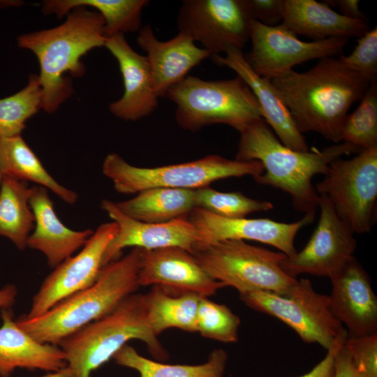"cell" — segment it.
Segmentation results:
<instances>
[{
  "instance_id": "cell-1",
  "label": "cell",
  "mask_w": 377,
  "mask_h": 377,
  "mask_svg": "<svg viewBox=\"0 0 377 377\" xmlns=\"http://www.w3.org/2000/svg\"><path fill=\"white\" fill-rule=\"evenodd\" d=\"M298 130L341 142L345 119L369 82L334 57L320 59L305 72L290 70L271 80Z\"/></svg>"
},
{
  "instance_id": "cell-2",
  "label": "cell",
  "mask_w": 377,
  "mask_h": 377,
  "mask_svg": "<svg viewBox=\"0 0 377 377\" xmlns=\"http://www.w3.org/2000/svg\"><path fill=\"white\" fill-rule=\"evenodd\" d=\"M239 133L235 159L260 162L264 171L255 181L287 193L294 208L313 220L319 199L312 184L313 177L318 174L325 175L335 159L361 151L343 142L321 150L314 147L305 152L293 150L280 142L263 119Z\"/></svg>"
},
{
  "instance_id": "cell-3",
  "label": "cell",
  "mask_w": 377,
  "mask_h": 377,
  "mask_svg": "<svg viewBox=\"0 0 377 377\" xmlns=\"http://www.w3.org/2000/svg\"><path fill=\"white\" fill-rule=\"evenodd\" d=\"M61 24L21 35L18 46L31 51L40 66L42 109L55 112L73 93L71 80L85 72L82 57L92 49L105 46L103 18L85 7L72 10Z\"/></svg>"
},
{
  "instance_id": "cell-4",
  "label": "cell",
  "mask_w": 377,
  "mask_h": 377,
  "mask_svg": "<svg viewBox=\"0 0 377 377\" xmlns=\"http://www.w3.org/2000/svg\"><path fill=\"white\" fill-rule=\"evenodd\" d=\"M142 249L107 264L96 281L33 318L24 315L18 326L42 343L58 345L61 341L112 311L140 287L138 273Z\"/></svg>"
},
{
  "instance_id": "cell-5",
  "label": "cell",
  "mask_w": 377,
  "mask_h": 377,
  "mask_svg": "<svg viewBox=\"0 0 377 377\" xmlns=\"http://www.w3.org/2000/svg\"><path fill=\"white\" fill-rule=\"evenodd\" d=\"M133 339L143 341L158 360L167 358L149 322L146 294L130 295L109 313L64 339L57 346L77 377H89Z\"/></svg>"
},
{
  "instance_id": "cell-6",
  "label": "cell",
  "mask_w": 377,
  "mask_h": 377,
  "mask_svg": "<svg viewBox=\"0 0 377 377\" xmlns=\"http://www.w3.org/2000/svg\"><path fill=\"white\" fill-rule=\"evenodd\" d=\"M165 97L176 105L178 125L192 132L209 125L225 124L240 133L263 119L256 96L238 76L205 80L188 75L171 87Z\"/></svg>"
},
{
  "instance_id": "cell-7",
  "label": "cell",
  "mask_w": 377,
  "mask_h": 377,
  "mask_svg": "<svg viewBox=\"0 0 377 377\" xmlns=\"http://www.w3.org/2000/svg\"><path fill=\"white\" fill-rule=\"evenodd\" d=\"M102 171L118 193L138 194L153 188L195 190L219 179L246 175L256 180L264 169L258 161L231 160L217 154L178 164L140 168L129 164L118 154L111 153L105 158Z\"/></svg>"
},
{
  "instance_id": "cell-8",
  "label": "cell",
  "mask_w": 377,
  "mask_h": 377,
  "mask_svg": "<svg viewBox=\"0 0 377 377\" xmlns=\"http://www.w3.org/2000/svg\"><path fill=\"white\" fill-rule=\"evenodd\" d=\"M193 255L210 276L239 294L253 291L284 294L297 281L280 266L286 254L243 240L216 242L198 249Z\"/></svg>"
},
{
  "instance_id": "cell-9",
  "label": "cell",
  "mask_w": 377,
  "mask_h": 377,
  "mask_svg": "<svg viewBox=\"0 0 377 377\" xmlns=\"http://www.w3.org/2000/svg\"><path fill=\"white\" fill-rule=\"evenodd\" d=\"M239 296L249 307L283 322L303 341L318 343L327 350L348 336L330 309L329 296L316 293L309 279L297 280L284 294L253 291Z\"/></svg>"
},
{
  "instance_id": "cell-10",
  "label": "cell",
  "mask_w": 377,
  "mask_h": 377,
  "mask_svg": "<svg viewBox=\"0 0 377 377\" xmlns=\"http://www.w3.org/2000/svg\"><path fill=\"white\" fill-rule=\"evenodd\" d=\"M315 188L329 199L353 233L370 232L377 200V147L362 150L351 159L333 161Z\"/></svg>"
},
{
  "instance_id": "cell-11",
  "label": "cell",
  "mask_w": 377,
  "mask_h": 377,
  "mask_svg": "<svg viewBox=\"0 0 377 377\" xmlns=\"http://www.w3.org/2000/svg\"><path fill=\"white\" fill-rule=\"evenodd\" d=\"M252 20L246 0H185L177 27L213 57L232 47L242 50L250 40Z\"/></svg>"
},
{
  "instance_id": "cell-12",
  "label": "cell",
  "mask_w": 377,
  "mask_h": 377,
  "mask_svg": "<svg viewBox=\"0 0 377 377\" xmlns=\"http://www.w3.org/2000/svg\"><path fill=\"white\" fill-rule=\"evenodd\" d=\"M250 40L251 50L244 54L246 61L256 73L272 80L304 62L333 57L348 39L303 41L281 24L269 27L253 20Z\"/></svg>"
},
{
  "instance_id": "cell-13",
  "label": "cell",
  "mask_w": 377,
  "mask_h": 377,
  "mask_svg": "<svg viewBox=\"0 0 377 377\" xmlns=\"http://www.w3.org/2000/svg\"><path fill=\"white\" fill-rule=\"evenodd\" d=\"M320 218L305 246L281 262L290 277L308 274L331 278L353 257L356 240L353 231L338 217L325 195H319Z\"/></svg>"
},
{
  "instance_id": "cell-14",
  "label": "cell",
  "mask_w": 377,
  "mask_h": 377,
  "mask_svg": "<svg viewBox=\"0 0 377 377\" xmlns=\"http://www.w3.org/2000/svg\"><path fill=\"white\" fill-rule=\"evenodd\" d=\"M118 230L114 221L99 226L82 249L54 268L32 299L28 318L38 317L59 302L91 286L103 268L105 252Z\"/></svg>"
},
{
  "instance_id": "cell-15",
  "label": "cell",
  "mask_w": 377,
  "mask_h": 377,
  "mask_svg": "<svg viewBox=\"0 0 377 377\" xmlns=\"http://www.w3.org/2000/svg\"><path fill=\"white\" fill-rule=\"evenodd\" d=\"M101 207L118 226L103 256V267L118 259L126 247L143 250L179 247L193 254L200 243V234L188 216L165 223H147L124 214L110 200H103Z\"/></svg>"
},
{
  "instance_id": "cell-16",
  "label": "cell",
  "mask_w": 377,
  "mask_h": 377,
  "mask_svg": "<svg viewBox=\"0 0 377 377\" xmlns=\"http://www.w3.org/2000/svg\"><path fill=\"white\" fill-rule=\"evenodd\" d=\"M198 230L200 243L198 249L228 239L253 240L269 244L287 256L297 251L294 239L298 231L313 220L304 216L293 223L269 219H228L195 207L188 215Z\"/></svg>"
},
{
  "instance_id": "cell-17",
  "label": "cell",
  "mask_w": 377,
  "mask_h": 377,
  "mask_svg": "<svg viewBox=\"0 0 377 377\" xmlns=\"http://www.w3.org/2000/svg\"><path fill=\"white\" fill-rule=\"evenodd\" d=\"M138 283L207 297L224 287L206 272L193 254L179 247L142 249Z\"/></svg>"
},
{
  "instance_id": "cell-18",
  "label": "cell",
  "mask_w": 377,
  "mask_h": 377,
  "mask_svg": "<svg viewBox=\"0 0 377 377\" xmlns=\"http://www.w3.org/2000/svg\"><path fill=\"white\" fill-rule=\"evenodd\" d=\"M332 289L330 309L345 324L349 337L368 336L377 330V297L369 276L353 256L330 278Z\"/></svg>"
},
{
  "instance_id": "cell-19",
  "label": "cell",
  "mask_w": 377,
  "mask_h": 377,
  "mask_svg": "<svg viewBox=\"0 0 377 377\" xmlns=\"http://www.w3.org/2000/svg\"><path fill=\"white\" fill-rule=\"evenodd\" d=\"M105 47L118 62L124 87L123 96L110 103V112L125 121L150 115L158 106L159 96L146 57L130 46L124 34L107 38Z\"/></svg>"
},
{
  "instance_id": "cell-20",
  "label": "cell",
  "mask_w": 377,
  "mask_h": 377,
  "mask_svg": "<svg viewBox=\"0 0 377 377\" xmlns=\"http://www.w3.org/2000/svg\"><path fill=\"white\" fill-rule=\"evenodd\" d=\"M212 59L216 64L232 69L249 86L258 102L263 119L282 144L295 151H309L304 136L297 128L281 94L270 80L253 71L242 50L229 48L224 55Z\"/></svg>"
},
{
  "instance_id": "cell-21",
  "label": "cell",
  "mask_w": 377,
  "mask_h": 377,
  "mask_svg": "<svg viewBox=\"0 0 377 377\" xmlns=\"http://www.w3.org/2000/svg\"><path fill=\"white\" fill-rule=\"evenodd\" d=\"M137 42L147 54L154 88L159 97H165L171 87L211 57L209 52L199 47L191 38L182 32L168 40H159L149 24L140 28Z\"/></svg>"
},
{
  "instance_id": "cell-22",
  "label": "cell",
  "mask_w": 377,
  "mask_h": 377,
  "mask_svg": "<svg viewBox=\"0 0 377 377\" xmlns=\"http://www.w3.org/2000/svg\"><path fill=\"white\" fill-rule=\"evenodd\" d=\"M29 203L35 224L27 246L42 252L51 268L73 256L94 233L90 229L76 231L66 226L58 218L47 189L43 186L30 187Z\"/></svg>"
},
{
  "instance_id": "cell-23",
  "label": "cell",
  "mask_w": 377,
  "mask_h": 377,
  "mask_svg": "<svg viewBox=\"0 0 377 377\" xmlns=\"http://www.w3.org/2000/svg\"><path fill=\"white\" fill-rule=\"evenodd\" d=\"M1 312V377H10L19 368L51 372L68 365L66 355L59 346L35 340L18 326L10 309Z\"/></svg>"
},
{
  "instance_id": "cell-24",
  "label": "cell",
  "mask_w": 377,
  "mask_h": 377,
  "mask_svg": "<svg viewBox=\"0 0 377 377\" xmlns=\"http://www.w3.org/2000/svg\"><path fill=\"white\" fill-rule=\"evenodd\" d=\"M295 34L321 40L331 38H360L369 29L367 20H353L315 0H283L281 23Z\"/></svg>"
},
{
  "instance_id": "cell-25",
  "label": "cell",
  "mask_w": 377,
  "mask_h": 377,
  "mask_svg": "<svg viewBox=\"0 0 377 377\" xmlns=\"http://www.w3.org/2000/svg\"><path fill=\"white\" fill-rule=\"evenodd\" d=\"M0 172L3 177L31 182L50 189L69 205L77 200L75 191L61 185L49 174L21 135L0 138Z\"/></svg>"
},
{
  "instance_id": "cell-26",
  "label": "cell",
  "mask_w": 377,
  "mask_h": 377,
  "mask_svg": "<svg viewBox=\"0 0 377 377\" xmlns=\"http://www.w3.org/2000/svg\"><path fill=\"white\" fill-rule=\"evenodd\" d=\"M128 216L147 223H165L188 216L196 207L195 190L153 188L115 203Z\"/></svg>"
},
{
  "instance_id": "cell-27",
  "label": "cell",
  "mask_w": 377,
  "mask_h": 377,
  "mask_svg": "<svg viewBox=\"0 0 377 377\" xmlns=\"http://www.w3.org/2000/svg\"><path fill=\"white\" fill-rule=\"evenodd\" d=\"M147 0H48L43 3L45 15H66L79 7L96 9L103 18L106 38L117 34L135 32L141 28L142 11Z\"/></svg>"
},
{
  "instance_id": "cell-28",
  "label": "cell",
  "mask_w": 377,
  "mask_h": 377,
  "mask_svg": "<svg viewBox=\"0 0 377 377\" xmlns=\"http://www.w3.org/2000/svg\"><path fill=\"white\" fill-rule=\"evenodd\" d=\"M30 187L27 182L3 177L0 189V236L9 239L22 251L34 228L35 218L29 206Z\"/></svg>"
},
{
  "instance_id": "cell-29",
  "label": "cell",
  "mask_w": 377,
  "mask_h": 377,
  "mask_svg": "<svg viewBox=\"0 0 377 377\" xmlns=\"http://www.w3.org/2000/svg\"><path fill=\"white\" fill-rule=\"evenodd\" d=\"M112 358L117 364L137 371L140 377H224L228 357L219 348L200 364H169L147 359L126 344Z\"/></svg>"
},
{
  "instance_id": "cell-30",
  "label": "cell",
  "mask_w": 377,
  "mask_h": 377,
  "mask_svg": "<svg viewBox=\"0 0 377 377\" xmlns=\"http://www.w3.org/2000/svg\"><path fill=\"white\" fill-rule=\"evenodd\" d=\"M146 297L149 322L156 336L170 328L196 332L197 312L202 297L194 293L171 295L163 287L154 286Z\"/></svg>"
},
{
  "instance_id": "cell-31",
  "label": "cell",
  "mask_w": 377,
  "mask_h": 377,
  "mask_svg": "<svg viewBox=\"0 0 377 377\" xmlns=\"http://www.w3.org/2000/svg\"><path fill=\"white\" fill-rule=\"evenodd\" d=\"M42 109V93L37 75H30L26 87L0 98V138L20 135L26 123Z\"/></svg>"
},
{
  "instance_id": "cell-32",
  "label": "cell",
  "mask_w": 377,
  "mask_h": 377,
  "mask_svg": "<svg viewBox=\"0 0 377 377\" xmlns=\"http://www.w3.org/2000/svg\"><path fill=\"white\" fill-rule=\"evenodd\" d=\"M341 142L360 151L377 147V83H369L357 108L348 114L341 131Z\"/></svg>"
},
{
  "instance_id": "cell-33",
  "label": "cell",
  "mask_w": 377,
  "mask_h": 377,
  "mask_svg": "<svg viewBox=\"0 0 377 377\" xmlns=\"http://www.w3.org/2000/svg\"><path fill=\"white\" fill-rule=\"evenodd\" d=\"M195 205L217 216L241 219L253 212L272 209L273 204L250 198L241 192H221L209 186L195 190Z\"/></svg>"
},
{
  "instance_id": "cell-34",
  "label": "cell",
  "mask_w": 377,
  "mask_h": 377,
  "mask_svg": "<svg viewBox=\"0 0 377 377\" xmlns=\"http://www.w3.org/2000/svg\"><path fill=\"white\" fill-rule=\"evenodd\" d=\"M240 319L230 308L202 297L199 303L196 332L206 338L223 343L238 340Z\"/></svg>"
},
{
  "instance_id": "cell-35",
  "label": "cell",
  "mask_w": 377,
  "mask_h": 377,
  "mask_svg": "<svg viewBox=\"0 0 377 377\" xmlns=\"http://www.w3.org/2000/svg\"><path fill=\"white\" fill-rule=\"evenodd\" d=\"M339 59L351 71L369 83L377 77V27L369 29L358 38L357 44L352 52L341 55Z\"/></svg>"
},
{
  "instance_id": "cell-36",
  "label": "cell",
  "mask_w": 377,
  "mask_h": 377,
  "mask_svg": "<svg viewBox=\"0 0 377 377\" xmlns=\"http://www.w3.org/2000/svg\"><path fill=\"white\" fill-rule=\"evenodd\" d=\"M344 346L364 377H377V333L348 337Z\"/></svg>"
},
{
  "instance_id": "cell-37",
  "label": "cell",
  "mask_w": 377,
  "mask_h": 377,
  "mask_svg": "<svg viewBox=\"0 0 377 377\" xmlns=\"http://www.w3.org/2000/svg\"><path fill=\"white\" fill-rule=\"evenodd\" d=\"M253 20L273 27L281 23L283 15V0H246Z\"/></svg>"
},
{
  "instance_id": "cell-38",
  "label": "cell",
  "mask_w": 377,
  "mask_h": 377,
  "mask_svg": "<svg viewBox=\"0 0 377 377\" xmlns=\"http://www.w3.org/2000/svg\"><path fill=\"white\" fill-rule=\"evenodd\" d=\"M334 377H364L362 371L346 348L344 343L338 350L334 357Z\"/></svg>"
},
{
  "instance_id": "cell-39",
  "label": "cell",
  "mask_w": 377,
  "mask_h": 377,
  "mask_svg": "<svg viewBox=\"0 0 377 377\" xmlns=\"http://www.w3.org/2000/svg\"><path fill=\"white\" fill-rule=\"evenodd\" d=\"M348 336L339 339L328 350L325 357L309 372L299 377H334V357Z\"/></svg>"
},
{
  "instance_id": "cell-40",
  "label": "cell",
  "mask_w": 377,
  "mask_h": 377,
  "mask_svg": "<svg viewBox=\"0 0 377 377\" xmlns=\"http://www.w3.org/2000/svg\"><path fill=\"white\" fill-rule=\"evenodd\" d=\"M329 6L338 7L340 14L353 20H366L367 18L360 8L359 0L325 1Z\"/></svg>"
},
{
  "instance_id": "cell-41",
  "label": "cell",
  "mask_w": 377,
  "mask_h": 377,
  "mask_svg": "<svg viewBox=\"0 0 377 377\" xmlns=\"http://www.w3.org/2000/svg\"><path fill=\"white\" fill-rule=\"evenodd\" d=\"M17 294V289L13 284H7L0 289V311L13 305Z\"/></svg>"
},
{
  "instance_id": "cell-42",
  "label": "cell",
  "mask_w": 377,
  "mask_h": 377,
  "mask_svg": "<svg viewBox=\"0 0 377 377\" xmlns=\"http://www.w3.org/2000/svg\"><path fill=\"white\" fill-rule=\"evenodd\" d=\"M40 377H77L73 370L68 366H66L57 371L48 372Z\"/></svg>"
},
{
  "instance_id": "cell-43",
  "label": "cell",
  "mask_w": 377,
  "mask_h": 377,
  "mask_svg": "<svg viewBox=\"0 0 377 377\" xmlns=\"http://www.w3.org/2000/svg\"><path fill=\"white\" fill-rule=\"evenodd\" d=\"M2 179H3V176L0 172V189H1V182H2Z\"/></svg>"
}]
</instances>
